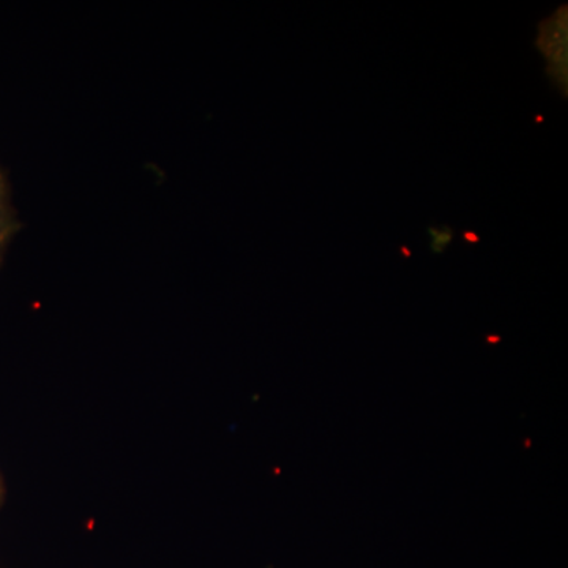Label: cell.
I'll return each instance as SVG.
<instances>
[{"label":"cell","instance_id":"6da1fadb","mask_svg":"<svg viewBox=\"0 0 568 568\" xmlns=\"http://www.w3.org/2000/svg\"><path fill=\"white\" fill-rule=\"evenodd\" d=\"M536 48L547 61V74L552 84L568 95V7H558L551 17L545 18L537 26Z\"/></svg>","mask_w":568,"mask_h":568},{"label":"cell","instance_id":"7a4b0ae2","mask_svg":"<svg viewBox=\"0 0 568 568\" xmlns=\"http://www.w3.org/2000/svg\"><path fill=\"white\" fill-rule=\"evenodd\" d=\"M14 230H17V219H14L13 205L10 201L9 186L0 171V261H2L3 252H6Z\"/></svg>","mask_w":568,"mask_h":568},{"label":"cell","instance_id":"3957f363","mask_svg":"<svg viewBox=\"0 0 568 568\" xmlns=\"http://www.w3.org/2000/svg\"><path fill=\"white\" fill-rule=\"evenodd\" d=\"M429 237H432V250L437 254L446 252L448 245H450L452 239H454V230L450 226L443 227H428Z\"/></svg>","mask_w":568,"mask_h":568},{"label":"cell","instance_id":"277c9868","mask_svg":"<svg viewBox=\"0 0 568 568\" xmlns=\"http://www.w3.org/2000/svg\"><path fill=\"white\" fill-rule=\"evenodd\" d=\"M463 239L467 242V244L476 245L478 242H480V237L476 233H473V231H466L465 234H463Z\"/></svg>","mask_w":568,"mask_h":568},{"label":"cell","instance_id":"5b68a950","mask_svg":"<svg viewBox=\"0 0 568 568\" xmlns=\"http://www.w3.org/2000/svg\"><path fill=\"white\" fill-rule=\"evenodd\" d=\"M402 252H403V254H405V256H407V257L410 256V252H409V250L406 248V246H403Z\"/></svg>","mask_w":568,"mask_h":568},{"label":"cell","instance_id":"8992f818","mask_svg":"<svg viewBox=\"0 0 568 568\" xmlns=\"http://www.w3.org/2000/svg\"><path fill=\"white\" fill-rule=\"evenodd\" d=\"M499 336H496V338H488V342L489 343H493V342H499Z\"/></svg>","mask_w":568,"mask_h":568},{"label":"cell","instance_id":"52a82bcc","mask_svg":"<svg viewBox=\"0 0 568 568\" xmlns=\"http://www.w3.org/2000/svg\"><path fill=\"white\" fill-rule=\"evenodd\" d=\"M0 499H2V484H0Z\"/></svg>","mask_w":568,"mask_h":568}]
</instances>
